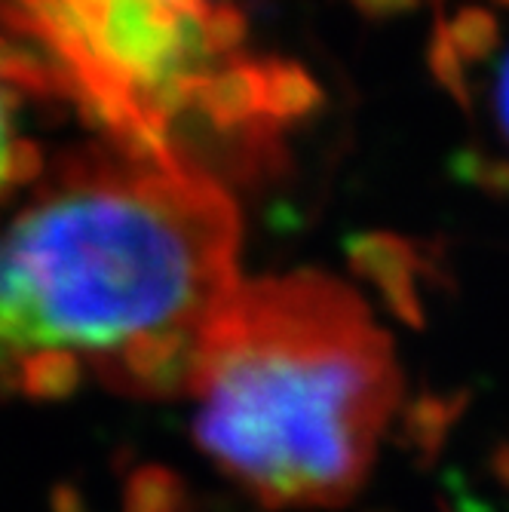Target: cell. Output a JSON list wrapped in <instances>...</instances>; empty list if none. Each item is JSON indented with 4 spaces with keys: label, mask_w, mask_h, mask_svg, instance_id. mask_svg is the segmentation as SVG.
Listing matches in <instances>:
<instances>
[{
    "label": "cell",
    "mask_w": 509,
    "mask_h": 512,
    "mask_svg": "<svg viewBox=\"0 0 509 512\" xmlns=\"http://www.w3.org/2000/svg\"><path fill=\"white\" fill-rule=\"evenodd\" d=\"M460 172H464L467 181L479 184L485 191H509V163H494L476 151H470L460 163Z\"/></svg>",
    "instance_id": "8"
},
{
    "label": "cell",
    "mask_w": 509,
    "mask_h": 512,
    "mask_svg": "<svg viewBox=\"0 0 509 512\" xmlns=\"http://www.w3.org/2000/svg\"><path fill=\"white\" fill-rule=\"evenodd\" d=\"M430 71L439 80V86L448 92V96L460 105V108H470V83H467V62L457 56L454 43L448 40L445 22L442 16L436 19L433 37H430V53H427Z\"/></svg>",
    "instance_id": "6"
},
{
    "label": "cell",
    "mask_w": 509,
    "mask_h": 512,
    "mask_svg": "<svg viewBox=\"0 0 509 512\" xmlns=\"http://www.w3.org/2000/svg\"><path fill=\"white\" fill-rule=\"evenodd\" d=\"M264 77H267V120L273 129L310 117L319 108L322 99L319 86L304 68L280 59H267Z\"/></svg>",
    "instance_id": "4"
},
{
    "label": "cell",
    "mask_w": 509,
    "mask_h": 512,
    "mask_svg": "<svg viewBox=\"0 0 509 512\" xmlns=\"http://www.w3.org/2000/svg\"><path fill=\"white\" fill-rule=\"evenodd\" d=\"M237 249L234 200L203 169L74 157L7 234V387L31 402L86 381L188 396L209 329L243 286Z\"/></svg>",
    "instance_id": "1"
},
{
    "label": "cell",
    "mask_w": 509,
    "mask_h": 512,
    "mask_svg": "<svg viewBox=\"0 0 509 512\" xmlns=\"http://www.w3.org/2000/svg\"><path fill=\"white\" fill-rule=\"evenodd\" d=\"M347 4L365 19H396L402 13H411L421 0H347Z\"/></svg>",
    "instance_id": "9"
},
{
    "label": "cell",
    "mask_w": 509,
    "mask_h": 512,
    "mask_svg": "<svg viewBox=\"0 0 509 512\" xmlns=\"http://www.w3.org/2000/svg\"><path fill=\"white\" fill-rule=\"evenodd\" d=\"M497 4H503V7H509V0H497Z\"/></svg>",
    "instance_id": "11"
},
{
    "label": "cell",
    "mask_w": 509,
    "mask_h": 512,
    "mask_svg": "<svg viewBox=\"0 0 509 512\" xmlns=\"http://www.w3.org/2000/svg\"><path fill=\"white\" fill-rule=\"evenodd\" d=\"M494 114H497V123L503 129V135L509 138V53L500 65V74H497V86H494Z\"/></svg>",
    "instance_id": "10"
},
{
    "label": "cell",
    "mask_w": 509,
    "mask_h": 512,
    "mask_svg": "<svg viewBox=\"0 0 509 512\" xmlns=\"http://www.w3.org/2000/svg\"><path fill=\"white\" fill-rule=\"evenodd\" d=\"M40 169H43V157H40L37 145L28 142V138H16L13 132H7V157H4V184H7V191H13L19 181L37 178Z\"/></svg>",
    "instance_id": "7"
},
{
    "label": "cell",
    "mask_w": 509,
    "mask_h": 512,
    "mask_svg": "<svg viewBox=\"0 0 509 512\" xmlns=\"http://www.w3.org/2000/svg\"><path fill=\"white\" fill-rule=\"evenodd\" d=\"M347 252L353 267L381 286L396 307L414 310V252L408 243L384 234H368L356 237Z\"/></svg>",
    "instance_id": "3"
},
{
    "label": "cell",
    "mask_w": 509,
    "mask_h": 512,
    "mask_svg": "<svg viewBox=\"0 0 509 512\" xmlns=\"http://www.w3.org/2000/svg\"><path fill=\"white\" fill-rule=\"evenodd\" d=\"M445 31H448V40L454 43L457 56L470 65H479L485 59H491V53L497 50L500 43V28H497V19L482 10V7H464L457 10L454 19H445Z\"/></svg>",
    "instance_id": "5"
},
{
    "label": "cell",
    "mask_w": 509,
    "mask_h": 512,
    "mask_svg": "<svg viewBox=\"0 0 509 512\" xmlns=\"http://www.w3.org/2000/svg\"><path fill=\"white\" fill-rule=\"evenodd\" d=\"M188 396L200 451L246 494L270 509H332L365 485L402 375L365 301L298 270L234 292Z\"/></svg>",
    "instance_id": "2"
}]
</instances>
